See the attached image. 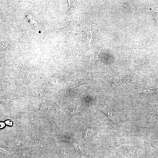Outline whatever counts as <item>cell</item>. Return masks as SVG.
<instances>
[{
  "instance_id": "6da1fadb",
  "label": "cell",
  "mask_w": 158,
  "mask_h": 158,
  "mask_svg": "<svg viewBox=\"0 0 158 158\" xmlns=\"http://www.w3.org/2000/svg\"><path fill=\"white\" fill-rule=\"evenodd\" d=\"M91 26L87 28V30L85 31V37L88 45H89L92 39V32L91 30Z\"/></svg>"
},
{
  "instance_id": "7a4b0ae2",
  "label": "cell",
  "mask_w": 158,
  "mask_h": 158,
  "mask_svg": "<svg viewBox=\"0 0 158 158\" xmlns=\"http://www.w3.org/2000/svg\"><path fill=\"white\" fill-rule=\"evenodd\" d=\"M100 49L98 51H97L95 52L90 57V59L91 60L96 61L97 60L98 56Z\"/></svg>"
},
{
  "instance_id": "3957f363",
  "label": "cell",
  "mask_w": 158,
  "mask_h": 158,
  "mask_svg": "<svg viewBox=\"0 0 158 158\" xmlns=\"http://www.w3.org/2000/svg\"><path fill=\"white\" fill-rule=\"evenodd\" d=\"M15 141L16 144L17 146H20L22 144V140L21 138L19 136L15 138Z\"/></svg>"
},
{
  "instance_id": "277c9868",
  "label": "cell",
  "mask_w": 158,
  "mask_h": 158,
  "mask_svg": "<svg viewBox=\"0 0 158 158\" xmlns=\"http://www.w3.org/2000/svg\"><path fill=\"white\" fill-rule=\"evenodd\" d=\"M68 9L69 10H72L74 7L75 5L73 1L68 0Z\"/></svg>"
},
{
  "instance_id": "5b68a950",
  "label": "cell",
  "mask_w": 158,
  "mask_h": 158,
  "mask_svg": "<svg viewBox=\"0 0 158 158\" xmlns=\"http://www.w3.org/2000/svg\"><path fill=\"white\" fill-rule=\"evenodd\" d=\"M153 18L154 20L156 21L157 24L158 25V11H157L155 12Z\"/></svg>"
},
{
  "instance_id": "8992f818",
  "label": "cell",
  "mask_w": 158,
  "mask_h": 158,
  "mask_svg": "<svg viewBox=\"0 0 158 158\" xmlns=\"http://www.w3.org/2000/svg\"><path fill=\"white\" fill-rule=\"evenodd\" d=\"M6 124L8 125L11 126L12 125V122L10 120H8L6 121Z\"/></svg>"
},
{
  "instance_id": "52a82bcc",
  "label": "cell",
  "mask_w": 158,
  "mask_h": 158,
  "mask_svg": "<svg viewBox=\"0 0 158 158\" xmlns=\"http://www.w3.org/2000/svg\"><path fill=\"white\" fill-rule=\"evenodd\" d=\"M4 126V123H0V128H2Z\"/></svg>"
}]
</instances>
